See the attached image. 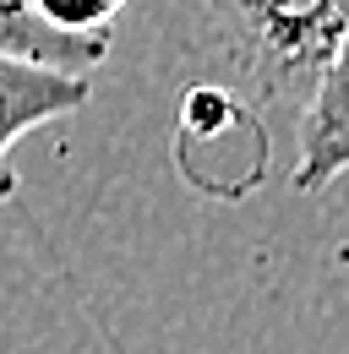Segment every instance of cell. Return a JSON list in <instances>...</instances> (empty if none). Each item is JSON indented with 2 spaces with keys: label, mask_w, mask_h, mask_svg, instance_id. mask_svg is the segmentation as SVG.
Listing matches in <instances>:
<instances>
[{
  "label": "cell",
  "mask_w": 349,
  "mask_h": 354,
  "mask_svg": "<svg viewBox=\"0 0 349 354\" xmlns=\"http://www.w3.org/2000/svg\"><path fill=\"white\" fill-rule=\"evenodd\" d=\"M109 39H77V33H60L39 22L22 0H0V55H17V60H39L55 71H77L93 77L104 60H109Z\"/></svg>",
  "instance_id": "cell-4"
},
{
  "label": "cell",
  "mask_w": 349,
  "mask_h": 354,
  "mask_svg": "<svg viewBox=\"0 0 349 354\" xmlns=\"http://www.w3.org/2000/svg\"><path fill=\"white\" fill-rule=\"evenodd\" d=\"M87 98H93V77L0 55V202L17 196L11 147L22 136H33L44 126H55V120H66V115H77Z\"/></svg>",
  "instance_id": "cell-2"
},
{
  "label": "cell",
  "mask_w": 349,
  "mask_h": 354,
  "mask_svg": "<svg viewBox=\"0 0 349 354\" xmlns=\"http://www.w3.org/2000/svg\"><path fill=\"white\" fill-rule=\"evenodd\" d=\"M218 60L267 115L301 120L349 28V0H202Z\"/></svg>",
  "instance_id": "cell-1"
},
{
  "label": "cell",
  "mask_w": 349,
  "mask_h": 354,
  "mask_svg": "<svg viewBox=\"0 0 349 354\" xmlns=\"http://www.w3.org/2000/svg\"><path fill=\"white\" fill-rule=\"evenodd\" d=\"M301 158H295V191H322L349 175V28L333 60L322 66L311 104L301 109Z\"/></svg>",
  "instance_id": "cell-3"
},
{
  "label": "cell",
  "mask_w": 349,
  "mask_h": 354,
  "mask_svg": "<svg viewBox=\"0 0 349 354\" xmlns=\"http://www.w3.org/2000/svg\"><path fill=\"white\" fill-rule=\"evenodd\" d=\"M39 22L60 28V33H77V39H109L115 17L126 11V0H22Z\"/></svg>",
  "instance_id": "cell-5"
}]
</instances>
